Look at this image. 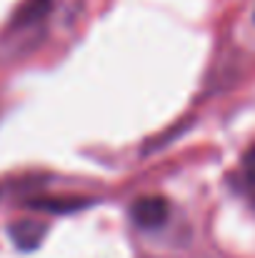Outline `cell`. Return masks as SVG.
Segmentation results:
<instances>
[{"label":"cell","mask_w":255,"mask_h":258,"mask_svg":"<svg viewBox=\"0 0 255 258\" xmlns=\"http://www.w3.org/2000/svg\"><path fill=\"white\" fill-rule=\"evenodd\" d=\"M168 216H170V203L168 198H163V196H143V198H138L130 206V218L135 221L138 228H145V231L165 226Z\"/></svg>","instance_id":"1"},{"label":"cell","mask_w":255,"mask_h":258,"mask_svg":"<svg viewBox=\"0 0 255 258\" xmlns=\"http://www.w3.org/2000/svg\"><path fill=\"white\" fill-rule=\"evenodd\" d=\"M53 8V0H25L18 13L13 15L10 25L13 28H25V25H33V23H40Z\"/></svg>","instance_id":"3"},{"label":"cell","mask_w":255,"mask_h":258,"mask_svg":"<svg viewBox=\"0 0 255 258\" xmlns=\"http://www.w3.org/2000/svg\"><path fill=\"white\" fill-rule=\"evenodd\" d=\"M13 243L23 251H33L40 246L43 236H45V223H38V221H20V223H10L8 228Z\"/></svg>","instance_id":"2"},{"label":"cell","mask_w":255,"mask_h":258,"mask_svg":"<svg viewBox=\"0 0 255 258\" xmlns=\"http://www.w3.org/2000/svg\"><path fill=\"white\" fill-rule=\"evenodd\" d=\"M243 168H245V173L255 180V146L250 151H245V156H243Z\"/></svg>","instance_id":"4"}]
</instances>
